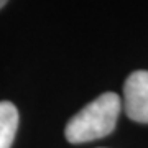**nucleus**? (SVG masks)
Returning <instances> with one entry per match:
<instances>
[{
  "instance_id": "1",
  "label": "nucleus",
  "mask_w": 148,
  "mask_h": 148,
  "mask_svg": "<svg viewBox=\"0 0 148 148\" xmlns=\"http://www.w3.org/2000/svg\"><path fill=\"white\" fill-rule=\"evenodd\" d=\"M122 109L115 92H104L95 101L82 107L68 122L64 135L69 143H86L107 137L114 132Z\"/></svg>"
},
{
  "instance_id": "3",
  "label": "nucleus",
  "mask_w": 148,
  "mask_h": 148,
  "mask_svg": "<svg viewBox=\"0 0 148 148\" xmlns=\"http://www.w3.org/2000/svg\"><path fill=\"white\" fill-rule=\"evenodd\" d=\"M18 128V110L12 102H0V148H10Z\"/></svg>"
},
{
  "instance_id": "4",
  "label": "nucleus",
  "mask_w": 148,
  "mask_h": 148,
  "mask_svg": "<svg viewBox=\"0 0 148 148\" xmlns=\"http://www.w3.org/2000/svg\"><path fill=\"white\" fill-rule=\"evenodd\" d=\"M7 2H8V0H0V8H2V7H3V5H5V3H7Z\"/></svg>"
},
{
  "instance_id": "2",
  "label": "nucleus",
  "mask_w": 148,
  "mask_h": 148,
  "mask_svg": "<svg viewBox=\"0 0 148 148\" xmlns=\"http://www.w3.org/2000/svg\"><path fill=\"white\" fill-rule=\"evenodd\" d=\"M123 109L128 119L148 123V71H135L123 86Z\"/></svg>"
}]
</instances>
